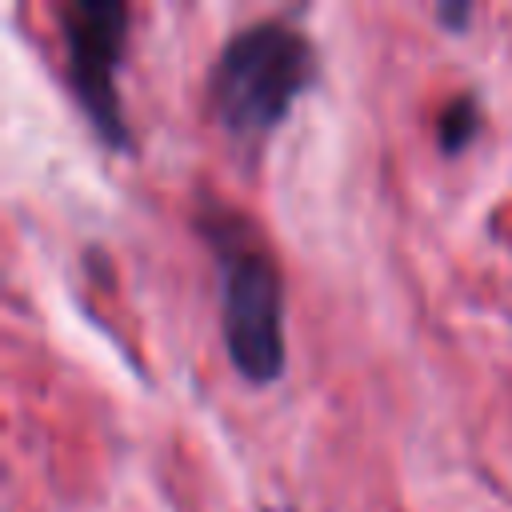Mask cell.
Wrapping results in <instances>:
<instances>
[{
    "mask_svg": "<svg viewBox=\"0 0 512 512\" xmlns=\"http://www.w3.org/2000/svg\"><path fill=\"white\" fill-rule=\"evenodd\" d=\"M196 224L212 248V264H216L224 352L244 380L268 384L284 372L280 268H276L268 244L260 240L256 224L244 212L208 200Z\"/></svg>",
    "mask_w": 512,
    "mask_h": 512,
    "instance_id": "obj_1",
    "label": "cell"
},
{
    "mask_svg": "<svg viewBox=\"0 0 512 512\" xmlns=\"http://www.w3.org/2000/svg\"><path fill=\"white\" fill-rule=\"evenodd\" d=\"M316 80V52L288 20H252L236 28L208 68V104L236 140L268 136L296 96Z\"/></svg>",
    "mask_w": 512,
    "mask_h": 512,
    "instance_id": "obj_2",
    "label": "cell"
},
{
    "mask_svg": "<svg viewBox=\"0 0 512 512\" xmlns=\"http://www.w3.org/2000/svg\"><path fill=\"white\" fill-rule=\"evenodd\" d=\"M128 24L132 12L120 0H72L60 8V40L68 52L72 92L88 112L96 136L112 148H128V120L116 92Z\"/></svg>",
    "mask_w": 512,
    "mask_h": 512,
    "instance_id": "obj_3",
    "label": "cell"
},
{
    "mask_svg": "<svg viewBox=\"0 0 512 512\" xmlns=\"http://www.w3.org/2000/svg\"><path fill=\"white\" fill-rule=\"evenodd\" d=\"M476 128H480V104H476L472 92H460L436 116V144L444 152H460L476 136Z\"/></svg>",
    "mask_w": 512,
    "mask_h": 512,
    "instance_id": "obj_4",
    "label": "cell"
},
{
    "mask_svg": "<svg viewBox=\"0 0 512 512\" xmlns=\"http://www.w3.org/2000/svg\"><path fill=\"white\" fill-rule=\"evenodd\" d=\"M436 16H440L444 24H464V20L472 16V8H468V4H440Z\"/></svg>",
    "mask_w": 512,
    "mask_h": 512,
    "instance_id": "obj_5",
    "label": "cell"
}]
</instances>
